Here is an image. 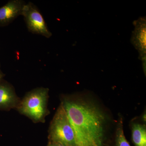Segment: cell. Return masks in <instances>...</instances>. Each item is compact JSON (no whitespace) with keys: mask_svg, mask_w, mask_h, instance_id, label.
I'll list each match as a JSON object with an SVG mask.
<instances>
[{"mask_svg":"<svg viewBox=\"0 0 146 146\" xmlns=\"http://www.w3.org/2000/svg\"><path fill=\"white\" fill-rule=\"evenodd\" d=\"M77 146H107L108 117L94 100L79 95L62 97Z\"/></svg>","mask_w":146,"mask_h":146,"instance_id":"obj_1","label":"cell"},{"mask_svg":"<svg viewBox=\"0 0 146 146\" xmlns=\"http://www.w3.org/2000/svg\"><path fill=\"white\" fill-rule=\"evenodd\" d=\"M49 89L39 87L28 92L16 108L35 123H44L49 114L48 108Z\"/></svg>","mask_w":146,"mask_h":146,"instance_id":"obj_2","label":"cell"},{"mask_svg":"<svg viewBox=\"0 0 146 146\" xmlns=\"http://www.w3.org/2000/svg\"><path fill=\"white\" fill-rule=\"evenodd\" d=\"M48 141L57 142L64 146H77L74 130L61 104L50 124Z\"/></svg>","mask_w":146,"mask_h":146,"instance_id":"obj_3","label":"cell"},{"mask_svg":"<svg viewBox=\"0 0 146 146\" xmlns=\"http://www.w3.org/2000/svg\"><path fill=\"white\" fill-rule=\"evenodd\" d=\"M22 16L23 17L29 31L46 38H50L52 35L42 14L36 6L32 3L30 2L26 4Z\"/></svg>","mask_w":146,"mask_h":146,"instance_id":"obj_4","label":"cell"},{"mask_svg":"<svg viewBox=\"0 0 146 146\" xmlns=\"http://www.w3.org/2000/svg\"><path fill=\"white\" fill-rule=\"evenodd\" d=\"M26 3L22 0H11L0 8V26H5L22 16Z\"/></svg>","mask_w":146,"mask_h":146,"instance_id":"obj_5","label":"cell"},{"mask_svg":"<svg viewBox=\"0 0 146 146\" xmlns=\"http://www.w3.org/2000/svg\"><path fill=\"white\" fill-rule=\"evenodd\" d=\"M20 101L13 86L7 83L0 84V110L16 108Z\"/></svg>","mask_w":146,"mask_h":146,"instance_id":"obj_6","label":"cell"},{"mask_svg":"<svg viewBox=\"0 0 146 146\" xmlns=\"http://www.w3.org/2000/svg\"><path fill=\"white\" fill-rule=\"evenodd\" d=\"M131 138L135 146H146V126L134 123L131 125Z\"/></svg>","mask_w":146,"mask_h":146,"instance_id":"obj_7","label":"cell"},{"mask_svg":"<svg viewBox=\"0 0 146 146\" xmlns=\"http://www.w3.org/2000/svg\"><path fill=\"white\" fill-rule=\"evenodd\" d=\"M113 146H131L124 133L123 119L121 116L117 123Z\"/></svg>","mask_w":146,"mask_h":146,"instance_id":"obj_8","label":"cell"},{"mask_svg":"<svg viewBox=\"0 0 146 146\" xmlns=\"http://www.w3.org/2000/svg\"><path fill=\"white\" fill-rule=\"evenodd\" d=\"M145 24L141 25L139 27H137V31L135 32V37L134 43L136 46L139 48V49L143 51L145 50L146 45V28Z\"/></svg>","mask_w":146,"mask_h":146,"instance_id":"obj_9","label":"cell"},{"mask_svg":"<svg viewBox=\"0 0 146 146\" xmlns=\"http://www.w3.org/2000/svg\"><path fill=\"white\" fill-rule=\"evenodd\" d=\"M47 146H64L62 144L54 142V141H48Z\"/></svg>","mask_w":146,"mask_h":146,"instance_id":"obj_10","label":"cell"},{"mask_svg":"<svg viewBox=\"0 0 146 146\" xmlns=\"http://www.w3.org/2000/svg\"><path fill=\"white\" fill-rule=\"evenodd\" d=\"M4 74H3V73L1 72V71H0V82H1V80L2 79L3 77Z\"/></svg>","mask_w":146,"mask_h":146,"instance_id":"obj_11","label":"cell"}]
</instances>
